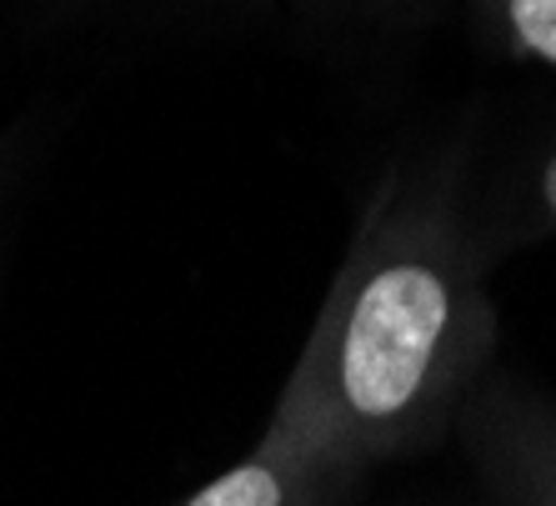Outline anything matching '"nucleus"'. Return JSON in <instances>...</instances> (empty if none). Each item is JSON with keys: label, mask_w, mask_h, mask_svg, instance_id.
<instances>
[{"label": "nucleus", "mask_w": 556, "mask_h": 506, "mask_svg": "<svg viewBox=\"0 0 556 506\" xmlns=\"http://www.w3.org/2000/svg\"><path fill=\"white\" fill-rule=\"evenodd\" d=\"M496 312L446 201L381 191L281 396L351 477L421 452L486 381Z\"/></svg>", "instance_id": "1"}, {"label": "nucleus", "mask_w": 556, "mask_h": 506, "mask_svg": "<svg viewBox=\"0 0 556 506\" xmlns=\"http://www.w3.org/2000/svg\"><path fill=\"white\" fill-rule=\"evenodd\" d=\"M462 437L486 506H556V406L486 377L462 412Z\"/></svg>", "instance_id": "2"}, {"label": "nucleus", "mask_w": 556, "mask_h": 506, "mask_svg": "<svg viewBox=\"0 0 556 506\" xmlns=\"http://www.w3.org/2000/svg\"><path fill=\"white\" fill-rule=\"evenodd\" d=\"M356 486L346 467L326 452L296 406L276 396V412L236 467L195 486L181 506H337Z\"/></svg>", "instance_id": "3"}, {"label": "nucleus", "mask_w": 556, "mask_h": 506, "mask_svg": "<svg viewBox=\"0 0 556 506\" xmlns=\"http://www.w3.org/2000/svg\"><path fill=\"white\" fill-rule=\"evenodd\" d=\"M502 15L521 51L556 65V0H502Z\"/></svg>", "instance_id": "4"}, {"label": "nucleus", "mask_w": 556, "mask_h": 506, "mask_svg": "<svg viewBox=\"0 0 556 506\" xmlns=\"http://www.w3.org/2000/svg\"><path fill=\"white\" fill-rule=\"evenodd\" d=\"M536 211H542V226H556V151L536 170Z\"/></svg>", "instance_id": "5"}, {"label": "nucleus", "mask_w": 556, "mask_h": 506, "mask_svg": "<svg viewBox=\"0 0 556 506\" xmlns=\"http://www.w3.org/2000/svg\"><path fill=\"white\" fill-rule=\"evenodd\" d=\"M5 186H11V166L0 161V206H5ZM0 222H5V216H0Z\"/></svg>", "instance_id": "6"}]
</instances>
